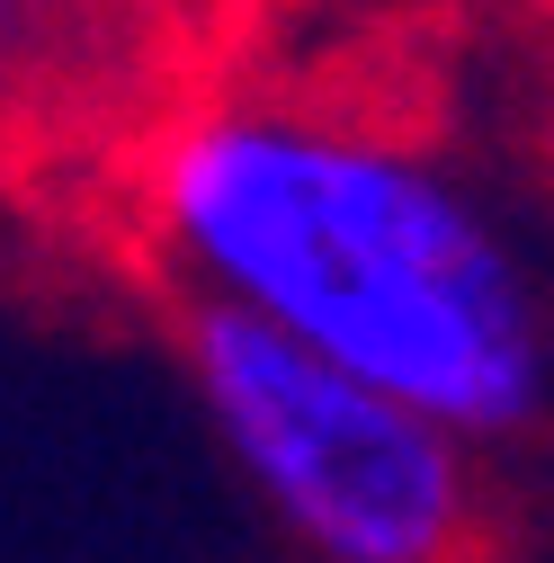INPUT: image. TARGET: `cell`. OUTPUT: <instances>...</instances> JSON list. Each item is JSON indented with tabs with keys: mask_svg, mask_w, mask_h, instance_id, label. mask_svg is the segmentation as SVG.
Here are the masks:
<instances>
[{
	"mask_svg": "<svg viewBox=\"0 0 554 563\" xmlns=\"http://www.w3.org/2000/svg\"><path fill=\"white\" fill-rule=\"evenodd\" d=\"M134 216L170 296L421 402L474 448H519L554 411V313L510 224L430 144L304 108L197 99L153 125Z\"/></svg>",
	"mask_w": 554,
	"mask_h": 563,
	"instance_id": "1",
	"label": "cell"
},
{
	"mask_svg": "<svg viewBox=\"0 0 554 563\" xmlns=\"http://www.w3.org/2000/svg\"><path fill=\"white\" fill-rule=\"evenodd\" d=\"M170 349L215 448L313 563H492V448L197 296H170Z\"/></svg>",
	"mask_w": 554,
	"mask_h": 563,
	"instance_id": "2",
	"label": "cell"
},
{
	"mask_svg": "<svg viewBox=\"0 0 554 563\" xmlns=\"http://www.w3.org/2000/svg\"><path fill=\"white\" fill-rule=\"evenodd\" d=\"M27 27H36V0H0V90H10V63H19Z\"/></svg>",
	"mask_w": 554,
	"mask_h": 563,
	"instance_id": "3",
	"label": "cell"
},
{
	"mask_svg": "<svg viewBox=\"0 0 554 563\" xmlns=\"http://www.w3.org/2000/svg\"><path fill=\"white\" fill-rule=\"evenodd\" d=\"M536 10V36H545V63H554V0H528Z\"/></svg>",
	"mask_w": 554,
	"mask_h": 563,
	"instance_id": "4",
	"label": "cell"
}]
</instances>
